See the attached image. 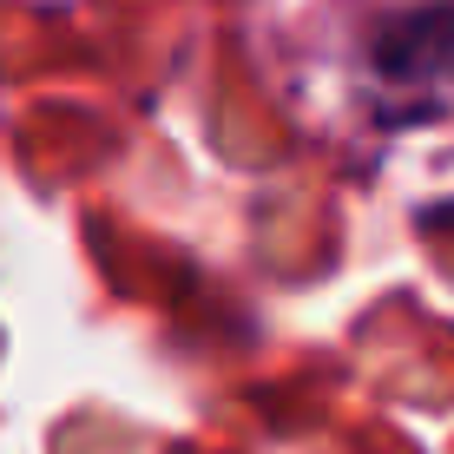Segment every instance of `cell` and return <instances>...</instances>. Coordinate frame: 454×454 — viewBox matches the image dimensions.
Instances as JSON below:
<instances>
[{
    "instance_id": "6da1fadb",
    "label": "cell",
    "mask_w": 454,
    "mask_h": 454,
    "mask_svg": "<svg viewBox=\"0 0 454 454\" xmlns=\"http://www.w3.org/2000/svg\"><path fill=\"white\" fill-rule=\"evenodd\" d=\"M375 86L409 92V113H442L454 99V7H415L375 27Z\"/></svg>"
}]
</instances>
